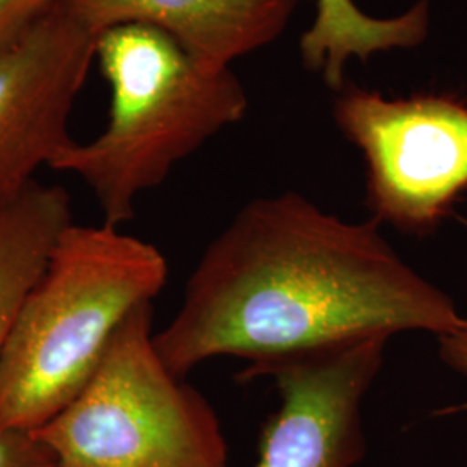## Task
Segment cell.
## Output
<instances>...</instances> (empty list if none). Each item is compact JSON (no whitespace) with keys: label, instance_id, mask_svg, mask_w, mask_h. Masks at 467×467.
<instances>
[{"label":"cell","instance_id":"1","mask_svg":"<svg viewBox=\"0 0 467 467\" xmlns=\"http://www.w3.org/2000/svg\"><path fill=\"white\" fill-rule=\"evenodd\" d=\"M461 322L378 220L350 222L289 191L250 201L206 246L154 345L179 378L237 357L251 381L303 353L409 331L440 337Z\"/></svg>","mask_w":467,"mask_h":467},{"label":"cell","instance_id":"2","mask_svg":"<svg viewBox=\"0 0 467 467\" xmlns=\"http://www.w3.org/2000/svg\"><path fill=\"white\" fill-rule=\"evenodd\" d=\"M168 281L165 254L109 223H71L0 357V430L36 431L92 378L123 320Z\"/></svg>","mask_w":467,"mask_h":467},{"label":"cell","instance_id":"3","mask_svg":"<svg viewBox=\"0 0 467 467\" xmlns=\"http://www.w3.org/2000/svg\"><path fill=\"white\" fill-rule=\"evenodd\" d=\"M96 61L111 94L106 127L88 142L75 140L50 168L80 179L102 222L121 227L134 218L144 192L244 118L248 96L231 67H202L148 26L98 35Z\"/></svg>","mask_w":467,"mask_h":467},{"label":"cell","instance_id":"4","mask_svg":"<svg viewBox=\"0 0 467 467\" xmlns=\"http://www.w3.org/2000/svg\"><path fill=\"white\" fill-rule=\"evenodd\" d=\"M152 303L118 327L99 368L38 428L59 467H231L215 409L154 345Z\"/></svg>","mask_w":467,"mask_h":467},{"label":"cell","instance_id":"5","mask_svg":"<svg viewBox=\"0 0 467 467\" xmlns=\"http://www.w3.org/2000/svg\"><path fill=\"white\" fill-rule=\"evenodd\" d=\"M337 92L334 121L364 156L372 218L412 235L433 233L467 189V102L384 98L357 85Z\"/></svg>","mask_w":467,"mask_h":467},{"label":"cell","instance_id":"6","mask_svg":"<svg viewBox=\"0 0 467 467\" xmlns=\"http://www.w3.org/2000/svg\"><path fill=\"white\" fill-rule=\"evenodd\" d=\"M389 337L303 353L258 370L279 393V409L268 416L253 467H355L368 441L362 407L383 368Z\"/></svg>","mask_w":467,"mask_h":467},{"label":"cell","instance_id":"7","mask_svg":"<svg viewBox=\"0 0 467 467\" xmlns=\"http://www.w3.org/2000/svg\"><path fill=\"white\" fill-rule=\"evenodd\" d=\"M96 44L98 35L63 2L0 57V202L75 142L69 121Z\"/></svg>","mask_w":467,"mask_h":467},{"label":"cell","instance_id":"8","mask_svg":"<svg viewBox=\"0 0 467 467\" xmlns=\"http://www.w3.org/2000/svg\"><path fill=\"white\" fill-rule=\"evenodd\" d=\"M96 35L139 25L173 38L202 67L227 69L274 44L289 25L293 0H65Z\"/></svg>","mask_w":467,"mask_h":467},{"label":"cell","instance_id":"9","mask_svg":"<svg viewBox=\"0 0 467 467\" xmlns=\"http://www.w3.org/2000/svg\"><path fill=\"white\" fill-rule=\"evenodd\" d=\"M71 223V196L61 185L34 181L0 202V357L21 303Z\"/></svg>","mask_w":467,"mask_h":467},{"label":"cell","instance_id":"10","mask_svg":"<svg viewBox=\"0 0 467 467\" xmlns=\"http://www.w3.org/2000/svg\"><path fill=\"white\" fill-rule=\"evenodd\" d=\"M65 0H0V57Z\"/></svg>","mask_w":467,"mask_h":467},{"label":"cell","instance_id":"11","mask_svg":"<svg viewBox=\"0 0 467 467\" xmlns=\"http://www.w3.org/2000/svg\"><path fill=\"white\" fill-rule=\"evenodd\" d=\"M0 467H59L49 445L25 430H0Z\"/></svg>","mask_w":467,"mask_h":467},{"label":"cell","instance_id":"12","mask_svg":"<svg viewBox=\"0 0 467 467\" xmlns=\"http://www.w3.org/2000/svg\"><path fill=\"white\" fill-rule=\"evenodd\" d=\"M317 15L314 26L318 34L329 38L348 36L362 28L366 13L353 0H317Z\"/></svg>","mask_w":467,"mask_h":467},{"label":"cell","instance_id":"13","mask_svg":"<svg viewBox=\"0 0 467 467\" xmlns=\"http://www.w3.org/2000/svg\"><path fill=\"white\" fill-rule=\"evenodd\" d=\"M440 355L443 362L457 372L467 376V318H462L457 329L440 336Z\"/></svg>","mask_w":467,"mask_h":467},{"label":"cell","instance_id":"14","mask_svg":"<svg viewBox=\"0 0 467 467\" xmlns=\"http://www.w3.org/2000/svg\"><path fill=\"white\" fill-rule=\"evenodd\" d=\"M293 2L298 4V2H317V0H293Z\"/></svg>","mask_w":467,"mask_h":467}]
</instances>
